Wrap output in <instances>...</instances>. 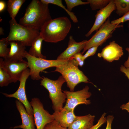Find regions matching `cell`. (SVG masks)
Wrapping results in <instances>:
<instances>
[{"label":"cell","instance_id":"30bf717a","mask_svg":"<svg viewBox=\"0 0 129 129\" xmlns=\"http://www.w3.org/2000/svg\"><path fill=\"white\" fill-rule=\"evenodd\" d=\"M30 76V69L27 68L23 72L20 79V84L17 90L14 93L8 94L5 93L2 94L5 97H14L21 102L24 106L27 113L33 116V110L32 106L28 100L25 91V86L27 79Z\"/></svg>","mask_w":129,"mask_h":129},{"label":"cell","instance_id":"7c38bea8","mask_svg":"<svg viewBox=\"0 0 129 129\" xmlns=\"http://www.w3.org/2000/svg\"><path fill=\"white\" fill-rule=\"evenodd\" d=\"M116 10L114 0H111L107 6L98 11L95 16V20L94 23L85 36L88 37L95 31H97L109 17L112 13Z\"/></svg>","mask_w":129,"mask_h":129},{"label":"cell","instance_id":"2e32d148","mask_svg":"<svg viewBox=\"0 0 129 129\" xmlns=\"http://www.w3.org/2000/svg\"><path fill=\"white\" fill-rule=\"evenodd\" d=\"M10 46L9 53L7 57L4 59L18 62L24 60L27 51L25 50L26 46L21 42L17 41L9 42Z\"/></svg>","mask_w":129,"mask_h":129},{"label":"cell","instance_id":"9a60e30c","mask_svg":"<svg viewBox=\"0 0 129 129\" xmlns=\"http://www.w3.org/2000/svg\"><path fill=\"white\" fill-rule=\"evenodd\" d=\"M16 104L17 109L20 113L22 123L21 125L14 127L13 129H36L33 116L29 114L23 104L17 100L16 101Z\"/></svg>","mask_w":129,"mask_h":129},{"label":"cell","instance_id":"9c48e42d","mask_svg":"<svg viewBox=\"0 0 129 129\" xmlns=\"http://www.w3.org/2000/svg\"><path fill=\"white\" fill-rule=\"evenodd\" d=\"M33 110V116L36 129H43L45 125L54 120L53 116L45 110L40 100L32 98L30 102Z\"/></svg>","mask_w":129,"mask_h":129},{"label":"cell","instance_id":"f1b7e54d","mask_svg":"<svg viewBox=\"0 0 129 129\" xmlns=\"http://www.w3.org/2000/svg\"><path fill=\"white\" fill-rule=\"evenodd\" d=\"M129 21V11L120 18L112 21L111 23L114 24H120L121 23Z\"/></svg>","mask_w":129,"mask_h":129},{"label":"cell","instance_id":"4dcf8cb0","mask_svg":"<svg viewBox=\"0 0 129 129\" xmlns=\"http://www.w3.org/2000/svg\"><path fill=\"white\" fill-rule=\"evenodd\" d=\"M83 56L81 53L80 52L76 54L71 58L75 59L78 63L79 65L82 67L84 64V60Z\"/></svg>","mask_w":129,"mask_h":129},{"label":"cell","instance_id":"e0dca14e","mask_svg":"<svg viewBox=\"0 0 129 129\" xmlns=\"http://www.w3.org/2000/svg\"><path fill=\"white\" fill-rule=\"evenodd\" d=\"M53 115L54 120L58 124L68 128L76 119L77 116L74 110H68L64 108L60 111H54Z\"/></svg>","mask_w":129,"mask_h":129},{"label":"cell","instance_id":"d6a6232c","mask_svg":"<svg viewBox=\"0 0 129 129\" xmlns=\"http://www.w3.org/2000/svg\"><path fill=\"white\" fill-rule=\"evenodd\" d=\"M120 70L124 74L129 80V68H126L124 65H122L120 67Z\"/></svg>","mask_w":129,"mask_h":129},{"label":"cell","instance_id":"484cf974","mask_svg":"<svg viewBox=\"0 0 129 129\" xmlns=\"http://www.w3.org/2000/svg\"><path fill=\"white\" fill-rule=\"evenodd\" d=\"M67 6V9L70 12H71L72 9L75 7L81 5L89 4L87 2H84L81 0H65Z\"/></svg>","mask_w":129,"mask_h":129},{"label":"cell","instance_id":"4fadbf2b","mask_svg":"<svg viewBox=\"0 0 129 129\" xmlns=\"http://www.w3.org/2000/svg\"><path fill=\"white\" fill-rule=\"evenodd\" d=\"M123 54L122 47L116 43L114 41H113L103 48L101 52L98 53L97 56L110 62L118 60Z\"/></svg>","mask_w":129,"mask_h":129},{"label":"cell","instance_id":"5b68a950","mask_svg":"<svg viewBox=\"0 0 129 129\" xmlns=\"http://www.w3.org/2000/svg\"><path fill=\"white\" fill-rule=\"evenodd\" d=\"M10 31L6 37L8 42L17 41L26 46H31L34 40L40 35L39 30L23 26L16 22L15 18L9 21Z\"/></svg>","mask_w":129,"mask_h":129},{"label":"cell","instance_id":"5bb4252c","mask_svg":"<svg viewBox=\"0 0 129 129\" xmlns=\"http://www.w3.org/2000/svg\"><path fill=\"white\" fill-rule=\"evenodd\" d=\"M87 40H84L79 42L75 41L72 36L69 38L68 46L66 49L57 57L59 59H67L71 58L75 55L84 48Z\"/></svg>","mask_w":129,"mask_h":129},{"label":"cell","instance_id":"8992f818","mask_svg":"<svg viewBox=\"0 0 129 129\" xmlns=\"http://www.w3.org/2000/svg\"><path fill=\"white\" fill-rule=\"evenodd\" d=\"M25 58L27 60L31 78L33 80H41L43 78L40 75L41 72L50 67H56L65 64L69 59L47 60L31 56L27 52Z\"/></svg>","mask_w":129,"mask_h":129},{"label":"cell","instance_id":"d4e9b609","mask_svg":"<svg viewBox=\"0 0 129 129\" xmlns=\"http://www.w3.org/2000/svg\"><path fill=\"white\" fill-rule=\"evenodd\" d=\"M9 44L6 38H3L0 40V56L5 58L9 54L10 50V48L7 47Z\"/></svg>","mask_w":129,"mask_h":129},{"label":"cell","instance_id":"6da1fadb","mask_svg":"<svg viewBox=\"0 0 129 129\" xmlns=\"http://www.w3.org/2000/svg\"><path fill=\"white\" fill-rule=\"evenodd\" d=\"M52 19L48 4L41 0H33L27 8L19 24L31 28L40 30L46 22Z\"/></svg>","mask_w":129,"mask_h":129},{"label":"cell","instance_id":"4316f807","mask_svg":"<svg viewBox=\"0 0 129 129\" xmlns=\"http://www.w3.org/2000/svg\"><path fill=\"white\" fill-rule=\"evenodd\" d=\"M106 113H104L98 120L97 124L93 125L89 129H98L102 124L105 123L106 121L107 118L105 116Z\"/></svg>","mask_w":129,"mask_h":129},{"label":"cell","instance_id":"83f0119b","mask_svg":"<svg viewBox=\"0 0 129 129\" xmlns=\"http://www.w3.org/2000/svg\"><path fill=\"white\" fill-rule=\"evenodd\" d=\"M43 129H67L58 124L54 120L45 126Z\"/></svg>","mask_w":129,"mask_h":129},{"label":"cell","instance_id":"603a6c76","mask_svg":"<svg viewBox=\"0 0 129 129\" xmlns=\"http://www.w3.org/2000/svg\"><path fill=\"white\" fill-rule=\"evenodd\" d=\"M41 1L42 2L48 4H51L57 5L63 8L67 12L69 16L71 19L74 23H76L78 22V20L76 16L74 13L72 12L69 11L62 4L61 0H41Z\"/></svg>","mask_w":129,"mask_h":129},{"label":"cell","instance_id":"836d02e7","mask_svg":"<svg viewBox=\"0 0 129 129\" xmlns=\"http://www.w3.org/2000/svg\"><path fill=\"white\" fill-rule=\"evenodd\" d=\"M6 7V4L5 2L4 1H0V12H2L5 9Z\"/></svg>","mask_w":129,"mask_h":129},{"label":"cell","instance_id":"ac0fdd59","mask_svg":"<svg viewBox=\"0 0 129 129\" xmlns=\"http://www.w3.org/2000/svg\"><path fill=\"white\" fill-rule=\"evenodd\" d=\"M95 116L89 114L77 116L76 119L67 129H89L93 125Z\"/></svg>","mask_w":129,"mask_h":129},{"label":"cell","instance_id":"cb8c5ba5","mask_svg":"<svg viewBox=\"0 0 129 129\" xmlns=\"http://www.w3.org/2000/svg\"><path fill=\"white\" fill-rule=\"evenodd\" d=\"M111 0H87L92 10H100L107 6Z\"/></svg>","mask_w":129,"mask_h":129},{"label":"cell","instance_id":"d6986e66","mask_svg":"<svg viewBox=\"0 0 129 129\" xmlns=\"http://www.w3.org/2000/svg\"><path fill=\"white\" fill-rule=\"evenodd\" d=\"M43 39L40 35L33 41L28 53L30 55L36 58L46 59V57L42 54V43Z\"/></svg>","mask_w":129,"mask_h":129},{"label":"cell","instance_id":"7a4b0ae2","mask_svg":"<svg viewBox=\"0 0 129 129\" xmlns=\"http://www.w3.org/2000/svg\"><path fill=\"white\" fill-rule=\"evenodd\" d=\"M71 27L70 21L67 17H60L45 23L41 28L40 34L45 41L56 43L65 38Z\"/></svg>","mask_w":129,"mask_h":129},{"label":"cell","instance_id":"1f68e13d","mask_svg":"<svg viewBox=\"0 0 129 129\" xmlns=\"http://www.w3.org/2000/svg\"><path fill=\"white\" fill-rule=\"evenodd\" d=\"M106 118L107 125L105 129H111V125L114 119V117L112 115H109Z\"/></svg>","mask_w":129,"mask_h":129},{"label":"cell","instance_id":"d590c367","mask_svg":"<svg viewBox=\"0 0 129 129\" xmlns=\"http://www.w3.org/2000/svg\"><path fill=\"white\" fill-rule=\"evenodd\" d=\"M125 49L128 53L129 56L127 59L124 63V66L126 68H129V47L126 48Z\"/></svg>","mask_w":129,"mask_h":129},{"label":"cell","instance_id":"7402d4cb","mask_svg":"<svg viewBox=\"0 0 129 129\" xmlns=\"http://www.w3.org/2000/svg\"><path fill=\"white\" fill-rule=\"evenodd\" d=\"M114 0L118 15L122 16L129 11V0Z\"/></svg>","mask_w":129,"mask_h":129},{"label":"cell","instance_id":"e575fe53","mask_svg":"<svg viewBox=\"0 0 129 129\" xmlns=\"http://www.w3.org/2000/svg\"><path fill=\"white\" fill-rule=\"evenodd\" d=\"M120 108L122 110H126L129 113V100L128 102L120 106Z\"/></svg>","mask_w":129,"mask_h":129},{"label":"cell","instance_id":"8fae6325","mask_svg":"<svg viewBox=\"0 0 129 129\" xmlns=\"http://www.w3.org/2000/svg\"><path fill=\"white\" fill-rule=\"evenodd\" d=\"M2 63L3 67L11 76L12 82L19 81L23 72L28 68L27 62L24 60L16 62L6 59L3 60L2 59Z\"/></svg>","mask_w":129,"mask_h":129},{"label":"cell","instance_id":"44dd1931","mask_svg":"<svg viewBox=\"0 0 129 129\" xmlns=\"http://www.w3.org/2000/svg\"><path fill=\"white\" fill-rule=\"evenodd\" d=\"M2 58L0 59V86H7L12 82L11 78L7 71L4 67Z\"/></svg>","mask_w":129,"mask_h":129},{"label":"cell","instance_id":"ba28073f","mask_svg":"<svg viewBox=\"0 0 129 129\" xmlns=\"http://www.w3.org/2000/svg\"><path fill=\"white\" fill-rule=\"evenodd\" d=\"M89 89L88 86H86L82 90L77 91H63L67 99L63 108L68 110H74L75 107L80 104H90L91 101L87 99L91 97V93L89 92Z\"/></svg>","mask_w":129,"mask_h":129},{"label":"cell","instance_id":"8d00e7d4","mask_svg":"<svg viewBox=\"0 0 129 129\" xmlns=\"http://www.w3.org/2000/svg\"><path fill=\"white\" fill-rule=\"evenodd\" d=\"M0 35L4 34L3 29L1 27L0 28Z\"/></svg>","mask_w":129,"mask_h":129},{"label":"cell","instance_id":"ffe728a7","mask_svg":"<svg viewBox=\"0 0 129 129\" xmlns=\"http://www.w3.org/2000/svg\"><path fill=\"white\" fill-rule=\"evenodd\" d=\"M25 0H9L7 3V11L11 19L15 18Z\"/></svg>","mask_w":129,"mask_h":129},{"label":"cell","instance_id":"3957f363","mask_svg":"<svg viewBox=\"0 0 129 129\" xmlns=\"http://www.w3.org/2000/svg\"><path fill=\"white\" fill-rule=\"evenodd\" d=\"M78 63L74 59H69L65 64L56 67L53 72L60 73L65 79L70 91H74L75 87L80 83H92L78 67Z\"/></svg>","mask_w":129,"mask_h":129},{"label":"cell","instance_id":"277c9868","mask_svg":"<svg viewBox=\"0 0 129 129\" xmlns=\"http://www.w3.org/2000/svg\"><path fill=\"white\" fill-rule=\"evenodd\" d=\"M40 85L46 89L49 92V97L52 104L54 111H60L63 109V104L65 102L67 96L62 92V86L66 81L62 76L56 80L50 79L42 76Z\"/></svg>","mask_w":129,"mask_h":129},{"label":"cell","instance_id":"52a82bcc","mask_svg":"<svg viewBox=\"0 0 129 129\" xmlns=\"http://www.w3.org/2000/svg\"><path fill=\"white\" fill-rule=\"evenodd\" d=\"M123 27L122 25L111 23L109 17L108 18L95 34L90 39L87 40L81 52L82 54L92 47L101 45L111 37L112 34L117 28Z\"/></svg>","mask_w":129,"mask_h":129},{"label":"cell","instance_id":"f546056e","mask_svg":"<svg viewBox=\"0 0 129 129\" xmlns=\"http://www.w3.org/2000/svg\"><path fill=\"white\" fill-rule=\"evenodd\" d=\"M98 47V46H93L89 49L86 54L83 56V58L84 60L89 57L94 55L96 52Z\"/></svg>","mask_w":129,"mask_h":129}]
</instances>
